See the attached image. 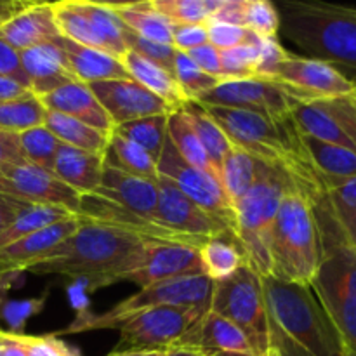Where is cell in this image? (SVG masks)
<instances>
[{
  "instance_id": "681fc988",
  "label": "cell",
  "mask_w": 356,
  "mask_h": 356,
  "mask_svg": "<svg viewBox=\"0 0 356 356\" xmlns=\"http://www.w3.org/2000/svg\"><path fill=\"white\" fill-rule=\"evenodd\" d=\"M0 76L17 80L23 86L30 87L26 75H24L23 66H21L19 51H16L13 45L7 44L2 37H0Z\"/></svg>"
},
{
  "instance_id": "db71d44e",
  "label": "cell",
  "mask_w": 356,
  "mask_h": 356,
  "mask_svg": "<svg viewBox=\"0 0 356 356\" xmlns=\"http://www.w3.org/2000/svg\"><path fill=\"white\" fill-rule=\"evenodd\" d=\"M23 153H21L19 138L13 132L0 131V169L9 163L23 162Z\"/></svg>"
},
{
  "instance_id": "11a10c76",
  "label": "cell",
  "mask_w": 356,
  "mask_h": 356,
  "mask_svg": "<svg viewBox=\"0 0 356 356\" xmlns=\"http://www.w3.org/2000/svg\"><path fill=\"white\" fill-rule=\"evenodd\" d=\"M24 205H26L24 202L16 200L6 193H0V235L16 221Z\"/></svg>"
},
{
  "instance_id": "d590c367",
  "label": "cell",
  "mask_w": 356,
  "mask_h": 356,
  "mask_svg": "<svg viewBox=\"0 0 356 356\" xmlns=\"http://www.w3.org/2000/svg\"><path fill=\"white\" fill-rule=\"evenodd\" d=\"M167 122H169V115H155V117L138 118V120L117 125L113 132L141 146L156 162L167 138H169V134H167Z\"/></svg>"
},
{
  "instance_id": "7402d4cb",
  "label": "cell",
  "mask_w": 356,
  "mask_h": 356,
  "mask_svg": "<svg viewBox=\"0 0 356 356\" xmlns=\"http://www.w3.org/2000/svg\"><path fill=\"white\" fill-rule=\"evenodd\" d=\"M59 35L51 3L33 2L0 26V37L19 52L54 42Z\"/></svg>"
},
{
  "instance_id": "c3c4849f",
  "label": "cell",
  "mask_w": 356,
  "mask_h": 356,
  "mask_svg": "<svg viewBox=\"0 0 356 356\" xmlns=\"http://www.w3.org/2000/svg\"><path fill=\"white\" fill-rule=\"evenodd\" d=\"M205 44H209L207 24H172V47L176 51L190 52Z\"/></svg>"
},
{
  "instance_id": "484cf974",
  "label": "cell",
  "mask_w": 356,
  "mask_h": 356,
  "mask_svg": "<svg viewBox=\"0 0 356 356\" xmlns=\"http://www.w3.org/2000/svg\"><path fill=\"white\" fill-rule=\"evenodd\" d=\"M120 59L132 80H136L145 89H148L149 92L165 101L170 108L181 110L183 104L188 101V97L184 96L172 73L167 72L165 68L132 51L125 52Z\"/></svg>"
},
{
  "instance_id": "f1b7e54d",
  "label": "cell",
  "mask_w": 356,
  "mask_h": 356,
  "mask_svg": "<svg viewBox=\"0 0 356 356\" xmlns=\"http://www.w3.org/2000/svg\"><path fill=\"white\" fill-rule=\"evenodd\" d=\"M302 141L308 149L309 160L325 184L356 176V149L316 141L306 136H302Z\"/></svg>"
},
{
  "instance_id": "ffe728a7",
  "label": "cell",
  "mask_w": 356,
  "mask_h": 356,
  "mask_svg": "<svg viewBox=\"0 0 356 356\" xmlns=\"http://www.w3.org/2000/svg\"><path fill=\"white\" fill-rule=\"evenodd\" d=\"M176 346L190 348L202 356L216 353H245L254 356L252 348L242 330L212 312H207L200 320H197Z\"/></svg>"
},
{
  "instance_id": "3957f363",
  "label": "cell",
  "mask_w": 356,
  "mask_h": 356,
  "mask_svg": "<svg viewBox=\"0 0 356 356\" xmlns=\"http://www.w3.org/2000/svg\"><path fill=\"white\" fill-rule=\"evenodd\" d=\"M280 28L312 59L329 63L356 79V7L320 0H284Z\"/></svg>"
},
{
  "instance_id": "ab89813d",
  "label": "cell",
  "mask_w": 356,
  "mask_h": 356,
  "mask_svg": "<svg viewBox=\"0 0 356 356\" xmlns=\"http://www.w3.org/2000/svg\"><path fill=\"white\" fill-rule=\"evenodd\" d=\"M172 75L176 79V82L179 83L181 90L184 92V96L188 99H198L202 94L209 92L211 89H214L221 80L216 79V76L207 75L205 72H202L190 58H188L186 52L176 51L174 56V68Z\"/></svg>"
},
{
  "instance_id": "5b68a950",
  "label": "cell",
  "mask_w": 356,
  "mask_h": 356,
  "mask_svg": "<svg viewBox=\"0 0 356 356\" xmlns=\"http://www.w3.org/2000/svg\"><path fill=\"white\" fill-rule=\"evenodd\" d=\"M322 263V235L313 204L289 190L270 233V275L282 282L312 285Z\"/></svg>"
},
{
  "instance_id": "2e32d148",
  "label": "cell",
  "mask_w": 356,
  "mask_h": 356,
  "mask_svg": "<svg viewBox=\"0 0 356 356\" xmlns=\"http://www.w3.org/2000/svg\"><path fill=\"white\" fill-rule=\"evenodd\" d=\"M101 106L110 115L113 125L127 124L138 118L170 115L176 111L169 104L132 79L104 80L89 83Z\"/></svg>"
},
{
  "instance_id": "4fadbf2b",
  "label": "cell",
  "mask_w": 356,
  "mask_h": 356,
  "mask_svg": "<svg viewBox=\"0 0 356 356\" xmlns=\"http://www.w3.org/2000/svg\"><path fill=\"white\" fill-rule=\"evenodd\" d=\"M195 101L204 106L250 111L273 122L287 117L294 103V99H291L275 80L259 76L245 80H221L214 89L202 94Z\"/></svg>"
},
{
  "instance_id": "d6a6232c",
  "label": "cell",
  "mask_w": 356,
  "mask_h": 356,
  "mask_svg": "<svg viewBox=\"0 0 356 356\" xmlns=\"http://www.w3.org/2000/svg\"><path fill=\"white\" fill-rule=\"evenodd\" d=\"M167 134H169L170 143L174 145V148L177 149L183 160L186 163H190L191 167L198 170H204V172L211 174L216 179L219 181L218 172L212 167L211 160H209L207 152L202 146L200 139L195 134L193 127L188 122L186 115L183 110H176L169 115V122H167ZM221 183V181H219Z\"/></svg>"
},
{
  "instance_id": "44dd1931",
  "label": "cell",
  "mask_w": 356,
  "mask_h": 356,
  "mask_svg": "<svg viewBox=\"0 0 356 356\" xmlns=\"http://www.w3.org/2000/svg\"><path fill=\"white\" fill-rule=\"evenodd\" d=\"M52 44L58 45L66 59L68 70L79 82L94 83L104 80L131 79L120 58L99 49L80 45L59 35Z\"/></svg>"
},
{
  "instance_id": "cb8c5ba5",
  "label": "cell",
  "mask_w": 356,
  "mask_h": 356,
  "mask_svg": "<svg viewBox=\"0 0 356 356\" xmlns=\"http://www.w3.org/2000/svg\"><path fill=\"white\" fill-rule=\"evenodd\" d=\"M104 169V153H90L59 143L52 172L66 186L87 197L94 195L101 184Z\"/></svg>"
},
{
  "instance_id": "680465c9",
  "label": "cell",
  "mask_w": 356,
  "mask_h": 356,
  "mask_svg": "<svg viewBox=\"0 0 356 356\" xmlns=\"http://www.w3.org/2000/svg\"><path fill=\"white\" fill-rule=\"evenodd\" d=\"M31 3L33 2H28V0H0V26L13 19L21 10L30 7Z\"/></svg>"
},
{
  "instance_id": "ba28073f",
  "label": "cell",
  "mask_w": 356,
  "mask_h": 356,
  "mask_svg": "<svg viewBox=\"0 0 356 356\" xmlns=\"http://www.w3.org/2000/svg\"><path fill=\"white\" fill-rule=\"evenodd\" d=\"M209 312L238 327L254 356H270V330L261 277L249 266L214 282Z\"/></svg>"
},
{
  "instance_id": "003e7915",
  "label": "cell",
  "mask_w": 356,
  "mask_h": 356,
  "mask_svg": "<svg viewBox=\"0 0 356 356\" xmlns=\"http://www.w3.org/2000/svg\"><path fill=\"white\" fill-rule=\"evenodd\" d=\"M353 82H355V83H356V79H355V80H353Z\"/></svg>"
},
{
  "instance_id": "8fae6325",
  "label": "cell",
  "mask_w": 356,
  "mask_h": 356,
  "mask_svg": "<svg viewBox=\"0 0 356 356\" xmlns=\"http://www.w3.org/2000/svg\"><path fill=\"white\" fill-rule=\"evenodd\" d=\"M156 170L159 176L172 181L181 193L186 195L197 207L235 232V209L222 184L211 174L184 162L169 138L156 160Z\"/></svg>"
},
{
  "instance_id": "f546056e",
  "label": "cell",
  "mask_w": 356,
  "mask_h": 356,
  "mask_svg": "<svg viewBox=\"0 0 356 356\" xmlns=\"http://www.w3.org/2000/svg\"><path fill=\"white\" fill-rule=\"evenodd\" d=\"M181 110L184 111L188 122H190V125L193 127L195 134L198 136L202 146H204L205 152H207V156L209 160H211L212 167L216 169L218 176H221L222 160L228 155L229 149L233 148V145L229 143V139L226 138L225 132L221 131V127L216 124L214 118L207 113V110H205L198 101L188 99Z\"/></svg>"
},
{
  "instance_id": "91938a15",
  "label": "cell",
  "mask_w": 356,
  "mask_h": 356,
  "mask_svg": "<svg viewBox=\"0 0 356 356\" xmlns=\"http://www.w3.org/2000/svg\"><path fill=\"white\" fill-rule=\"evenodd\" d=\"M337 221H339V219H337ZM339 222H341V226H343L344 233H346L348 240H350V243L356 250V216L350 219H343V221H339Z\"/></svg>"
},
{
  "instance_id": "5bb4252c",
  "label": "cell",
  "mask_w": 356,
  "mask_h": 356,
  "mask_svg": "<svg viewBox=\"0 0 356 356\" xmlns=\"http://www.w3.org/2000/svg\"><path fill=\"white\" fill-rule=\"evenodd\" d=\"M198 275H205L198 247L172 242H148L136 270L129 271L118 282H129L145 289Z\"/></svg>"
},
{
  "instance_id": "836d02e7",
  "label": "cell",
  "mask_w": 356,
  "mask_h": 356,
  "mask_svg": "<svg viewBox=\"0 0 356 356\" xmlns=\"http://www.w3.org/2000/svg\"><path fill=\"white\" fill-rule=\"evenodd\" d=\"M257 174H259V162L249 153L233 146L222 160L221 176H219L233 205L256 184Z\"/></svg>"
},
{
  "instance_id": "f907efd6",
  "label": "cell",
  "mask_w": 356,
  "mask_h": 356,
  "mask_svg": "<svg viewBox=\"0 0 356 356\" xmlns=\"http://www.w3.org/2000/svg\"><path fill=\"white\" fill-rule=\"evenodd\" d=\"M23 343L28 356H76L66 348V344L52 336L33 337L23 334Z\"/></svg>"
},
{
  "instance_id": "e7e4bbea",
  "label": "cell",
  "mask_w": 356,
  "mask_h": 356,
  "mask_svg": "<svg viewBox=\"0 0 356 356\" xmlns=\"http://www.w3.org/2000/svg\"><path fill=\"white\" fill-rule=\"evenodd\" d=\"M211 356H252V355H245V353H216Z\"/></svg>"
},
{
  "instance_id": "6f0895ef",
  "label": "cell",
  "mask_w": 356,
  "mask_h": 356,
  "mask_svg": "<svg viewBox=\"0 0 356 356\" xmlns=\"http://www.w3.org/2000/svg\"><path fill=\"white\" fill-rule=\"evenodd\" d=\"M0 356H28L23 343V334L6 332V341Z\"/></svg>"
},
{
  "instance_id": "74e56055",
  "label": "cell",
  "mask_w": 356,
  "mask_h": 356,
  "mask_svg": "<svg viewBox=\"0 0 356 356\" xmlns=\"http://www.w3.org/2000/svg\"><path fill=\"white\" fill-rule=\"evenodd\" d=\"M152 3L170 24H207L219 0H152Z\"/></svg>"
},
{
  "instance_id": "1f68e13d",
  "label": "cell",
  "mask_w": 356,
  "mask_h": 356,
  "mask_svg": "<svg viewBox=\"0 0 356 356\" xmlns=\"http://www.w3.org/2000/svg\"><path fill=\"white\" fill-rule=\"evenodd\" d=\"M44 125L59 139V143L83 149V152L104 153L108 146L110 136L89 127L76 118L66 117V115L56 113V111L45 113Z\"/></svg>"
},
{
  "instance_id": "b9f144b4",
  "label": "cell",
  "mask_w": 356,
  "mask_h": 356,
  "mask_svg": "<svg viewBox=\"0 0 356 356\" xmlns=\"http://www.w3.org/2000/svg\"><path fill=\"white\" fill-rule=\"evenodd\" d=\"M243 28L259 37H277L280 30V14L270 0H245Z\"/></svg>"
},
{
  "instance_id": "7a4b0ae2",
  "label": "cell",
  "mask_w": 356,
  "mask_h": 356,
  "mask_svg": "<svg viewBox=\"0 0 356 356\" xmlns=\"http://www.w3.org/2000/svg\"><path fill=\"white\" fill-rule=\"evenodd\" d=\"M80 219L82 221L76 232L30 271L83 280L87 287L96 291L118 284L124 275L136 270L146 243L152 240L82 216Z\"/></svg>"
},
{
  "instance_id": "be15d7a7",
  "label": "cell",
  "mask_w": 356,
  "mask_h": 356,
  "mask_svg": "<svg viewBox=\"0 0 356 356\" xmlns=\"http://www.w3.org/2000/svg\"><path fill=\"white\" fill-rule=\"evenodd\" d=\"M136 356H165V351H136Z\"/></svg>"
},
{
  "instance_id": "03108f58",
  "label": "cell",
  "mask_w": 356,
  "mask_h": 356,
  "mask_svg": "<svg viewBox=\"0 0 356 356\" xmlns=\"http://www.w3.org/2000/svg\"><path fill=\"white\" fill-rule=\"evenodd\" d=\"M3 341H6V332H3V330H0V353H2Z\"/></svg>"
},
{
  "instance_id": "f5cc1de1",
  "label": "cell",
  "mask_w": 356,
  "mask_h": 356,
  "mask_svg": "<svg viewBox=\"0 0 356 356\" xmlns=\"http://www.w3.org/2000/svg\"><path fill=\"white\" fill-rule=\"evenodd\" d=\"M243 13H245V0H219V6L212 14L211 21H221L243 28Z\"/></svg>"
},
{
  "instance_id": "4316f807",
  "label": "cell",
  "mask_w": 356,
  "mask_h": 356,
  "mask_svg": "<svg viewBox=\"0 0 356 356\" xmlns=\"http://www.w3.org/2000/svg\"><path fill=\"white\" fill-rule=\"evenodd\" d=\"M111 9L117 13L118 19L134 31L139 37L146 40L156 42V44L172 45V24L165 19L160 13H156L152 0L145 2H124L110 3Z\"/></svg>"
},
{
  "instance_id": "f35d334b",
  "label": "cell",
  "mask_w": 356,
  "mask_h": 356,
  "mask_svg": "<svg viewBox=\"0 0 356 356\" xmlns=\"http://www.w3.org/2000/svg\"><path fill=\"white\" fill-rule=\"evenodd\" d=\"M17 138H19L23 159L52 172L56 155H58L59 139L45 125L28 129V131L17 134Z\"/></svg>"
},
{
  "instance_id": "7dc6e473",
  "label": "cell",
  "mask_w": 356,
  "mask_h": 356,
  "mask_svg": "<svg viewBox=\"0 0 356 356\" xmlns=\"http://www.w3.org/2000/svg\"><path fill=\"white\" fill-rule=\"evenodd\" d=\"M320 104L339 124V127L346 132L348 138L356 146V94L355 96L339 97V99L322 101Z\"/></svg>"
},
{
  "instance_id": "8d00e7d4",
  "label": "cell",
  "mask_w": 356,
  "mask_h": 356,
  "mask_svg": "<svg viewBox=\"0 0 356 356\" xmlns=\"http://www.w3.org/2000/svg\"><path fill=\"white\" fill-rule=\"evenodd\" d=\"M47 110L37 96L0 103V131L21 134L28 129L44 125Z\"/></svg>"
},
{
  "instance_id": "7c38bea8",
  "label": "cell",
  "mask_w": 356,
  "mask_h": 356,
  "mask_svg": "<svg viewBox=\"0 0 356 356\" xmlns=\"http://www.w3.org/2000/svg\"><path fill=\"white\" fill-rule=\"evenodd\" d=\"M0 193L9 195L24 204L66 209L75 216H79L82 204V195L66 186L54 172L26 160L9 163L0 169Z\"/></svg>"
},
{
  "instance_id": "277c9868",
  "label": "cell",
  "mask_w": 356,
  "mask_h": 356,
  "mask_svg": "<svg viewBox=\"0 0 356 356\" xmlns=\"http://www.w3.org/2000/svg\"><path fill=\"white\" fill-rule=\"evenodd\" d=\"M322 263L312 287L336 325L348 356H356V250L323 195L313 204Z\"/></svg>"
},
{
  "instance_id": "9f6ffc18",
  "label": "cell",
  "mask_w": 356,
  "mask_h": 356,
  "mask_svg": "<svg viewBox=\"0 0 356 356\" xmlns=\"http://www.w3.org/2000/svg\"><path fill=\"white\" fill-rule=\"evenodd\" d=\"M28 96H35L30 90V87L23 86V83H19L17 80L0 76V103H2V101L21 99V97Z\"/></svg>"
},
{
  "instance_id": "7bdbcfd3",
  "label": "cell",
  "mask_w": 356,
  "mask_h": 356,
  "mask_svg": "<svg viewBox=\"0 0 356 356\" xmlns=\"http://www.w3.org/2000/svg\"><path fill=\"white\" fill-rule=\"evenodd\" d=\"M209 44L218 51L238 47V45H257L259 35L247 28L235 26V24L221 23V21H209L207 23Z\"/></svg>"
},
{
  "instance_id": "816d5d0a",
  "label": "cell",
  "mask_w": 356,
  "mask_h": 356,
  "mask_svg": "<svg viewBox=\"0 0 356 356\" xmlns=\"http://www.w3.org/2000/svg\"><path fill=\"white\" fill-rule=\"evenodd\" d=\"M188 58L202 70L207 75L216 76V79H221V56L216 47H212L211 44L200 45V47L193 49V51L186 52Z\"/></svg>"
},
{
  "instance_id": "6125c7cd",
  "label": "cell",
  "mask_w": 356,
  "mask_h": 356,
  "mask_svg": "<svg viewBox=\"0 0 356 356\" xmlns=\"http://www.w3.org/2000/svg\"><path fill=\"white\" fill-rule=\"evenodd\" d=\"M9 285H10V277H3L0 275V313H2V306L3 301H6V294L9 291Z\"/></svg>"
},
{
  "instance_id": "bcb514c9",
  "label": "cell",
  "mask_w": 356,
  "mask_h": 356,
  "mask_svg": "<svg viewBox=\"0 0 356 356\" xmlns=\"http://www.w3.org/2000/svg\"><path fill=\"white\" fill-rule=\"evenodd\" d=\"M257 65H256V76L259 79L273 80L277 76L278 68L289 52L282 47L277 37H261L257 42Z\"/></svg>"
},
{
  "instance_id": "6da1fadb",
  "label": "cell",
  "mask_w": 356,
  "mask_h": 356,
  "mask_svg": "<svg viewBox=\"0 0 356 356\" xmlns=\"http://www.w3.org/2000/svg\"><path fill=\"white\" fill-rule=\"evenodd\" d=\"M270 356H348L343 339L312 285L261 277Z\"/></svg>"
},
{
  "instance_id": "8992f818",
  "label": "cell",
  "mask_w": 356,
  "mask_h": 356,
  "mask_svg": "<svg viewBox=\"0 0 356 356\" xmlns=\"http://www.w3.org/2000/svg\"><path fill=\"white\" fill-rule=\"evenodd\" d=\"M289 190H298L291 177L259 162L256 184L233 205L235 233L245 250L247 266L259 277L270 275V233Z\"/></svg>"
},
{
  "instance_id": "9a60e30c",
  "label": "cell",
  "mask_w": 356,
  "mask_h": 356,
  "mask_svg": "<svg viewBox=\"0 0 356 356\" xmlns=\"http://www.w3.org/2000/svg\"><path fill=\"white\" fill-rule=\"evenodd\" d=\"M159 205H156L155 221L170 232L193 240L204 245L205 240L225 229H232L225 222L218 221L207 212L193 204L179 188L167 177L159 176Z\"/></svg>"
},
{
  "instance_id": "ac0fdd59",
  "label": "cell",
  "mask_w": 356,
  "mask_h": 356,
  "mask_svg": "<svg viewBox=\"0 0 356 356\" xmlns=\"http://www.w3.org/2000/svg\"><path fill=\"white\" fill-rule=\"evenodd\" d=\"M156 181L132 176V174L104 165L101 184L94 195L113 202V204L120 205V207L127 209V211L134 212L141 218L155 221L156 205H159V184H156Z\"/></svg>"
},
{
  "instance_id": "d6986e66",
  "label": "cell",
  "mask_w": 356,
  "mask_h": 356,
  "mask_svg": "<svg viewBox=\"0 0 356 356\" xmlns=\"http://www.w3.org/2000/svg\"><path fill=\"white\" fill-rule=\"evenodd\" d=\"M38 99L47 111H56V113L76 118V120L83 122L89 127L96 129L106 136L113 132V122H111L110 115L104 111V108L101 106L97 97L94 96L89 83L73 80V82L65 83L59 89L52 90V92L45 94Z\"/></svg>"
},
{
  "instance_id": "ee69618b",
  "label": "cell",
  "mask_w": 356,
  "mask_h": 356,
  "mask_svg": "<svg viewBox=\"0 0 356 356\" xmlns=\"http://www.w3.org/2000/svg\"><path fill=\"white\" fill-rule=\"evenodd\" d=\"M124 42L127 51L136 52V54L156 63L159 66L165 68L167 72L172 73L174 56H176V49L172 45H163L152 40H146V38L139 37L134 31L129 30L127 26H124Z\"/></svg>"
},
{
  "instance_id": "9c48e42d",
  "label": "cell",
  "mask_w": 356,
  "mask_h": 356,
  "mask_svg": "<svg viewBox=\"0 0 356 356\" xmlns=\"http://www.w3.org/2000/svg\"><path fill=\"white\" fill-rule=\"evenodd\" d=\"M207 312L188 306H159L125 318L115 351H167L176 346L197 320Z\"/></svg>"
},
{
  "instance_id": "f6af8a7d",
  "label": "cell",
  "mask_w": 356,
  "mask_h": 356,
  "mask_svg": "<svg viewBox=\"0 0 356 356\" xmlns=\"http://www.w3.org/2000/svg\"><path fill=\"white\" fill-rule=\"evenodd\" d=\"M325 197L339 221L356 216V176L325 184Z\"/></svg>"
},
{
  "instance_id": "603a6c76",
  "label": "cell",
  "mask_w": 356,
  "mask_h": 356,
  "mask_svg": "<svg viewBox=\"0 0 356 356\" xmlns=\"http://www.w3.org/2000/svg\"><path fill=\"white\" fill-rule=\"evenodd\" d=\"M19 56L31 92L37 97L76 80L68 70L63 52L52 42L21 51Z\"/></svg>"
},
{
  "instance_id": "94428289",
  "label": "cell",
  "mask_w": 356,
  "mask_h": 356,
  "mask_svg": "<svg viewBox=\"0 0 356 356\" xmlns=\"http://www.w3.org/2000/svg\"><path fill=\"white\" fill-rule=\"evenodd\" d=\"M165 356H202L198 351L190 350L184 346H172L165 351Z\"/></svg>"
},
{
  "instance_id": "e575fe53",
  "label": "cell",
  "mask_w": 356,
  "mask_h": 356,
  "mask_svg": "<svg viewBox=\"0 0 356 356\" xmlns=\"http://www.w3.org/2000/svg\"><path fill=\"white\" fill-rule=\"evenodd\" d=\"M75 218V214L68 212L61 207H51V205H35L26 204L16 221L0 235V249L16 240L24 238L35 232L47 228V226L56 225V222L66 221V219Z\"/></svg>"
},
{
  "instance_id": "83f0119b",
  "label": "cell",
  "mask_w": 356,
  "mask_h": 356,
  "mask_svg": "<svg viewBox=\"0 0 356 356\" xmlns=\"http://www.w3.org/2000/svg\"><path fill=\"white\" fill-rule=\"evenodd\" d=\"M291 117L294 120L296 127L299 129V132L306 138L356 149V146L348 138L346 132L339 127V124L327 113V110L320 103H299V101H294L291 106Z\"/></svg>"
},
{
  "instance_id": "52a82bcc",
  "label": "cell",
  "mask_w": 356,
  "mask_h": 356,
  "mask_svg": "<svg viewBox=\"0 0 356 356\" xmlns=\"http://www.w3.org/2000/svg\"><path fill=\"white\" fill-rule=\"evenodd\" d=\"M212 287L214 282L205 275L198 277L177 278V280L163 282V284L149 285L139 289V292L129 296L127 299L115 305L108 312L94 315L83 312L65 329V334H80L87 330L117 329L125 318L136 315L145 309L159 308V306H188L202 312H209L211 308Z\"/></svg>"
},
{
  "instance_id": "30bf717a",
  "label": "cell",
  "mask_w": 356,
  "mask_h": 356,
  "mask_svg": "<svg viewBox=\"0 0 356 356\" xmlns=\"http://www.w3.org/2000/svg\"><path fill=\"white\" fill-rule=\"evenodd\" d=\"M273 80L299 103H322L356 94V83L344 73L329 63L305 56L289 54Z\"/></svg>"
},
{
  "instance_id": "d4e9b609",
  "label": "cell",
  "mask_w": 356,
  "mask_h": 356,
  "mask_svg": "<svg viewBox=\"0 0 356 356\" xmlns=\"http://www.w3.org/2000/svg\"><path fill=\"white\" fill-rule=\"evenodd\" d=\"M198 250L205 277L212 282L225 280L240 268L247 266L245 250L233 229H225L211 236Z\"/></svg>"
},
{
  "instance_id": "e0dca14e",
  "label": "cell",
  "mask_w": 356,
  "mask_h": 356,
  "mask_svg": "<svg viewBox=\"0 0 356 356\" xmlns=\"http://www.w3.org/2000/svg\"><path fill=\"white\" fill-rule=\"evenodd\" d=\"M80 221H82L80 216H75V218L56 222L2 247L0 249V275L13 277L21 271H30L38 263L47 259L59 243L70 238L80 226Z\"/></svg>"
},
{
  "instance_id": "4dcf8cb0",
  "label": "cell",
  "mask_w": 356,
  "mask_h": 356,
  "mask_svg": "<svg viewBox=\"0 0 356 356\" xmlns=\"http://www.w3.org/2000/svg\"><path fill=\"white\" fill-rule=\"evenodd\" d=\"M104 165L132 174V176L145 177V179H159L155 160L141 146L115 132H111L108 138V146L104 149Z\"/></svg>"
},
{
  "instance_id": "60d3db41",
  "label": "cell",
  "mask_w": 356,
  "mask_h": 356,
  "mask_svg": "<svg viewBox=\"0 0 356 356\" xmlns=\"http://www.w3.org/2000/svg\"><path fill=\"white\" fill-rule=\"evenodd\" d=\"M219 56H221L222 80H245L256 76V45H238V47L226 49L219 51Z\"/></svg>"
}]
</instances>
